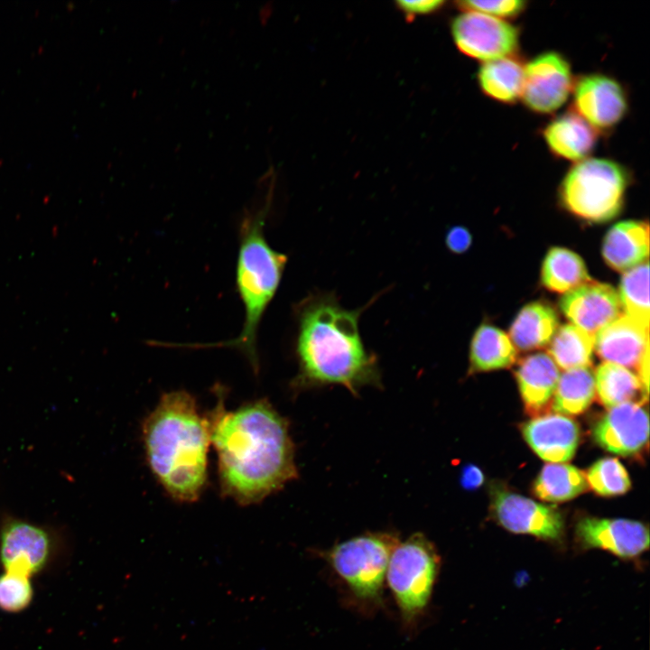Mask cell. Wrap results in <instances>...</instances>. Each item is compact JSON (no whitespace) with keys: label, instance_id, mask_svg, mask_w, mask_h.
Returning <instances> with one entry per match:
<instances>
[{"label":"cell","instance_id":"cell-1","mask_svg":"<svg viewBox=\"0 0 650 650\" xmlns=\"http://www.w3.org/2000/svg\"><path fill=\"white\" fill-rule=\"evenodd\" d=\"M208 418L223 497L257 504L298 477L288 421L268 400L227 411L220 396Z\"/></svg>","mask_w":650,"mask_h":650},{"label":"cell","instance_id":"cell-2","mask_svg":"<svg viewBox=\"0 0 650 650\" xmlns=\"http://www.w3.org/2000/svg\"><path fill=\"white\" fill-rule=\"evenodd\" d=\"M295 312V392L339 385L357 395L363 386L381 387L376 356L367 350L359 334L360 309H345L332 293L319 292L299 302Z\"/></svg>","mask_w":650,"mask_h":650},{"label":"cell","instance_id":"cell-3","mask_svg":"<svg viewBox=\"0 0 650 650\" xmlns=\"http://www.w3.org/2000/svg\"><path fill=\"white\" fill-rule=\"evenodd\" d=\"M149 467L168 496L193 503L208 479L210 426L194 397L183 390L162 395L142 427Z\"/></svg>","mask_w":650,"mask_h":650},{"label":"cell","instance_id":"cell-4","mask_svg":"<svg viewBox=\"0 0 650 650\" xmlns=\"http://www.w3.org/2000/svg\"><path fill=\"white\" fill-rule=\"evenodd\" d=\"M268 210L266 201L262 208L247 213L240 224L236 282L244 305L243 328L235 339L202 345L237 348L246 355L255 370L258 368L259 325L287 263V255L272 248L265 237Z\"/></svg>","mask_w":650,"mask_h":650},{"label":"cell","instance_id":"cell-5","mask_svg":"<svg viewBox=\"0 0 650 650\" xmlns=\"http://www.w3.org/2000/svg\"><path fill=\"white\" fill-rule=\"evenodd\" d=\"M400 542L392 531L367 532L317 551L346 590L348 599L366 612L383 605L391 554Z\"/></svg>","mask_w":650,"mask_h":650},{"label":"cell","instance_id":"cell-6","mask_svg":"<svg viewBox=\"0 0 650 650\" xmlns=\"http://www.w3.org/2000/svg\"><path fill=\"white\" fill-rule=\"evenodd\" d=\"M628 184L618 162L586 158L570 168L560 186V200L571 214L589 222L603 223L619 214Z\"/></svg>","mask_w":650,"mask_h":650},{"label":"cell","instance_id":"cell-7","mask_svg":"<svg viewBox=\"0 0 650 650\" xmlns=\"http://www.w3.org/2000/svg\"><path fill=\"white\" fill-rule=\"evenodd\" d=\"M440 565L434 544L422 533L411 534L395 547L385 580L405 627H413L424 615Z\"/></svg>","mask_w":650,"mask_h":650},{"label":"cell","instance_id":"cell-8","mask_svg":"<svg viewBox=\"0 0 650 650\" xmlns=\"http://www.w3.org/2000/svg\"><path fill=\"white\" fill-rule=\"evenodd\" d=\"M451 32L461 52L484 62L512 56L519 43L518 30L510 23L474 11L456 16Z\"/></svg>","mask_w":650,"mask_h":650},{"label":"cell","instance_id":"cell-9","mask_svg":"<svg viewBox=\"0 0 650 650\" xmlns=\"http://www.w3.org/2000/svg\"><path fill=\"white\" fill-rule=\"evenodd\" d=\"M491 511L498 524L511 533L552 542L563 535V516L555 506L538 503L505 488L497 486L492 490Z\"/></svg>","mask_w":650,"mask_h":650},{"label":"cell","instance_id":"cell-10","mask_svg":"<svg viewBox=\"0 0 650 650\" xmlns=\"http://www.w3.org/2000/svg\"><path fill=\"white\" fill-rule=\"evenodd\" d=\"M568 60L556 51L543 52L524 66L521 98L531 110L548 114L560 108L573 88Z\"/></svg>","mask_w":650,"mask_h":650},{"label":"cell","instance_id":"cell-11","mask_svg":"<svg viewBox=\"0 0 650 650\" xmlns=\"http://www.w3.org/2000/svg\"><path fill=\"white\" fill-rule=\"evenodd\" d=\"M579 543L586 549H602L622 559H635L649 547L648 527L623 518L586 516L575 527Z\"/></svg>","mask_w":650,"mask_h":650},{"label":"cell","instance_id":"cell-12","mask_svg":"<svg viewBox=\"0 0 650 650\" xmlns=\"http://www.w3.org/2000/svg\"><path fill=\"white\" fill-rule=\"evenodd\" d=\"M575 112L596 130L610 129L627 110L626 93L615 79L600 73L580 77L573 85Z\"/></svg>","mask_w":650,"mask_h":650},{"label":"cell","instance_id":"cell-13","mask_svg":"<svg viewBox=\"0 0 650 650\" xmlns=\"http://www.w3.org/2000/svg\"><path fill=\"white\" fill-rule=\"evenodd\" d=\"M52 543L49 533L31 523L12 519L0 532V562L5 571L28 577L48 563Z\"/></svg>","mask_w":650,"mask_h":650},{"label":"cell","instance_id":"cell-14","mask_svg":"<svg viewBox=\"0 0 650 650\" xmlns=\"http://www.w3.org/2000/svg\"><path fill=\"white\" fill-rule=\"evenodd\" d=\"M648 413L629 402L609 408L592 429L594 441L608 452L628 457L643 451L648 442Z\"/></svg>","mask_w":650,"mask_h":650},{"label":"cell","instance_id":"cell-15","mask_svg":"<svg viewBox=\"0 0 650 650\" xmlns=\"http://www.w3.org/2000/svg\"><path fill=\"white\" fill-rule=\"evenodd\" d=\"M559 306L571 324L591 335L617 319L621 311L617 291L591 280L563 293Z\"/></svg>","mask_w":650,"mask_h":650},{"label":"cell","instance_id":"cell-16","mask_svg":"<svg viewBox=\"0 0 650 650\" xmlns=\"http://www.w3.org/2000/svg\"><path fill=\"white\" fill-rule=\"evenodd\" d=\"M530 448L543 460L566 462L572 459L580 441V427L573 419L558 413L534 417L522 426Z\"/></svg>","mask_w":650,"mask_h":650},{"label":"cell","instance_id":"cell-17","mask_svg":"<svg viewBox=\"0 0 650 650\" xmlns=\"http://www.w3.org/2000/svg\"><path fill=\"white\" fill-rule=\"evenodd\" d=\"M594 348L605 362L637 369L649 352V330L619 315L594 335Z\"/></svg>","mask_w":650,"mask_h":650},{"label":"cell","instance_id":"cell-18","mask_svg":"<svg viewBox=\"0 0 650 650\" xmlns=\"http://www.w3.org/2000/svg\"><path fill=\"white\" fill-rule=\"evenodd\" d=\"M515 376L525 412L542 415L552 404L560 377L557 365L543 352L531 354L519 360Z\"/></svg>","mask_w":650,"mask_h":650},{"label":"cell","instance_id":"cell-19","mask_svg":"<svg viewBox=\"0 0 650 650\" xmlns=\"http://www.w3.org/2000/svg\"><path fill=\"white\" fill-rule=\"evenodd\" d=\"M601 253L606 264L618 272H626L647 261L648 223L642 220L617 223L606 234Z\"/></svg>","mask_w":650,"mask_h":650},{"label":"cell","instance_id":"cell-20","mask_svg":"<svg viewBox=\"0 0 650 650\" xmlns=\"http://www.w3.org/2000/svg\"><path fill=\"white\" fill-rule=\"evenodd\" d=\"M543 135L552 153L576 162L586 159L597 143L596 129L573 110L552 119Z\"/></svg>","mask_w":650,"mask_h":650},{"label":"cell","instance_id":"cell-21","mask_svg":"<svg viewBox=\"0 0 650 650\" xmlns=\"http://www.w3.org/2000/svg\"><path fill=\"white\" fill-rule=\"evenodd\" d=\"M559 324V316L549 303L537 301L525 305L515 316L509 338L518 349L529 351L547 346Z\"/></svg>","mask_w":650,"mask_h":650},{"label":"cell","instance_id":"cell-22","mask_svg":"<svg viewBox=\"0 0 650 650\" xmlns=\"http://www.w3.org/2000/svg\"><path fill=\"white\" fill-rule=\"evenodd\" d=\"M517 351L509 336L502 330L481 324L475 331L469 347V372H487L510 367Z\"/></svg>","mask_w":650,"mask_h":650},{"label":"cell","instance_id":"cell-23","mask_svg":"<svg viewBox=\"0 0 650 650\" xmlns=\"http://www.w3.org/2000/svg\"><path fill=\"white\" fill-rule=\"evenodd\" d=\"M594 377L599 402L608 409L629 402H647L648 395L638 376L622 366L604 362L596 368Z\"/></svg>","mask_w":650,"mask_h":650},{"label":"cell","instance_id":"cell-24","mask_svg":"<svg viewBox=\"0 0 650 650\" xmlns=\"http://www.w3.org/2000/svg\"><path fill=\"white\" fill-rule=\"evenodd\" d=\"M478 81L489 98L512 103L521 97L524 66L512 56L485 61L478 70Z\"/></svg>","mask_w":650,"mask_h":650},{"label":"cell","instance_id":"cell-25","mask_svg":"<svg viewBox=\"0 0 650 650\" xmlns=\"http://www.w3.org/2000/svg\"><path fill=\"white\" fill-rule=\"evenodd\" d=\"M589 281L588 269L579 255L561 246L548 250L541 269V283L544 288L565 293Z\"/></svg>","mask_w":650,"mask_h":650},{"label":"cell","instance_id":"cell-26","mask_svg":"<svg viewBox=\"0 0 650 650\" xmlns=\"http://www.w3.org/2000/svg\"><path fill=\"white\" fill-rule=\"evenodd\" d=\"M595 396V377L591 367L572 368L560 376L552 407L558 414L578 415L590 406Z\"/></svg>","mask_w":650,"mask_h":650},{"label":"cell","instance_id":"cell-27","mask_svg":"<svg viewBox=\"0 0 650 650\" xmlns=\"http://www.w3.org/2000/svg\"><path fill=\"white\" fill-rule=\"evenodd\" d=\"M588 489L586 476L578 468L565 463H548L534 480L533 493L547 502L571 500Z\"/></svg>","mask_w":650,"mask_h":650},{"label":"cell","instance_id":"cell-28","mask_svg":"<svg viewBox=\"0 0 650 650\" xmlns=\"http://www.w3.org/2000/svg\"><path fill=\"white\" fill-rule=\"evenodd\" d=\"M548 352L557 367L565 370L591 367L594 335L571 324L557 328L550 343Z\"/></svg>","mask_w":650,"mask_h":650},{"label":"cell","instance_id":"cell-29","mask_svg":"<svg viewBox=\"0 0 650 650\" xmlns=\"http://www.w3.org/2000/svg\"><path fill=\"white\" fill-rule=\"evenodd\" d=\"M648 278V261L624 272L618 298L625 315L649 330Z\"/></svg>","mask_w":650,"mask_h":650},{"label":"cell","instance_id":"cell-30","mask_svg":"<svg viewBox=\"0 0 650 650\" xmlns=\"http://www.w3.org/2000/svg\"><path fill=\"white\" fill-rule=\"evenodd\" d=\"M588 487L601 497H615L627 493L631 481L626 468L612 457L594 462L585 474Z\"/></svg>","mask_w":650,"mask_h":650},{"label":"cell","instance_id":"cell-31","mask_svg":"<svg viewBox=\"0 0 650 650\" xmlns=\"http://www.w3.org/2000/svg\"><path fill=\"white\" fill-rule=\"evenodd\" d=\"M33 595L30 577L5 571L0 575V608L6 612H19L26 608Z\"/></svg>","mask_w":650,"mask_h":650},{"label":"cell","instance_id":"cell-32","mask_svg":"<svg viewBox=\"0 0 650 650\" xmlns=\"http://www.w3.org/2000/svg\"><path fill=\"white\" fill-rule=\"evenodd\" d=\"M459 4L464 10L481 13L503 20L519 14L525 7V2L521 0L463 1Z\"/></svg>","mask_w":650,"mask_h":650},{"label":"cell","instance_id":"cell-33","mask_svg":"<svg viewBox=\"0 0 650 650\" xmlns=\"http://www.w3.org/2000/svg\"><path fill=\"white\" fill-rule=\"evenodd\" d=\"M445 241L451 252L461 254L470 246L472 237L470 232L464 227L456 226L447 232Z\"/></svg>","mask_w":650,"mask_h":650},{"label":"cell","instance_id":"cell-34","mask_svg":"<svg viewBox=\"0 0 650 650\" xmlns=\"http://www.w3.org/2000/svg\"><path fill=\"white\" fill-rule=\"evenodd\" d=\"M443 4L442 1H400L398 5L406 14H421L432 13Z\"/></svg>","mask_w":650,"mask_h":650},{"label":"cell","instance_id":"cell-35","mask_svg":"<svg viewBox=\"0 0 650 650\" xmlns=\"http://www.w3.org/2000/svg\"><path fill=\"white\" fill-rule=\"evenodd\" d=\"M460 480L464 488L476 489L483 484L484 474L477 466L469 464L462 469Z\"/></svg>","mask_w":650,"mask_h":650}]
</instances>
